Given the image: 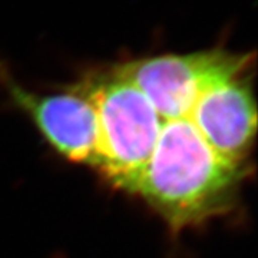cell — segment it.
<instances>
[{
    "instance_id": "6da1fadb",
    "label": "cell",
    "mask_w": 258,
    "mask_h": 258,
    "mask_svg": "<svg viewBox=\"0 0 258 258\" xmlns=\"http://www.w3.org/2000/svg\"><path fill=\"white\" fill-rule=\"evenodd\" d=\"M247 174L248 169L232 165L208 145L191 115L161 119L135 195L179 231L230 211Z\"/></svg>"
},
{
    "instance_id": "7a4b0ae2",
    "label": "cell",
    "mask_w": 258,
    "mask_h": 258,
    "mask_svg": "<svg viewBox=\"0 0 258 258\" xmlns=\"http://www.w3.org/2000/svg\"><path fill=\"white\" fill-rule=\"evenodd\" d=\"M69 88L83 93L98 113L96 169L115 188L135 194L159 137L155 108L115 64L88 71Z\"/></svg>"
},
{
    "instance_id": "3957f363",
    "label": "cell",
    "mask_w": 258,
    "mask_h": 258,
    "mask_svg": "<svg viewBox=\"0 0 258 258\" xmlns=\"http://www.w3.org/2000/svg\"><path fill=\"white\" fill-rule=\"evenodd\" d=\"M254 59V53L217 47L145 56L115 66L147 96L161 119H176L191 115L198 98L212 83L252 69Z\"/></svg>"
},
{
    "instance_id": "277c9868",
    "label": "cell",
    "mask_w": 258,
    "mask_h": 258,
    "mask_svg": "<svg viewBox=\"0 0 258 258\" xmlns=\"http://www.w3.org/2000/svg\"><path fill=\"white\" fill-rule=\"evenodd\" d=\"M0 82L10 102L25 112L47 144L75 164L96 168L99 158V119L83 93L64 86L59 93H37L13 79L0 66Z\"/></svg>"
},
{
    "instance_id": "5b68a950",
    "label": "cell",
    "mask_w": 258,
    "mask_h": 258,
    "mask_svg": "<svg viewBox=\"0 0 258 258\" xmlns=\"http://www.w3.org/2000/svg\"><path fill=\"white\" fill-rule=\"evenodd\" d=\"M191 119L220 157L248 169L257 134L251 69L208 86L195 103Z\"/></svg>"
}]
</instances>
